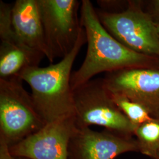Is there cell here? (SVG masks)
Wrapping results in <instances>:
<instances>
[{"label": "cell", "mask_w": 159, "mask_h": 159, "mask_svg": "<svg viewBox=\"0 0 159 159\" xmlns=\"http://www.w3.org/2000/svg\"><path fill=\"white\" fill-rule=\"evenodd\" d=\"M81 2L80 21L86 34L87 50L81 66L71 75L73 91L97 74L140 67L148 59V56L131 50L108 33L90 1Z\"/></svg>", "instance_id": "cell-1"}, {"label": "cell", "mask_w": 159, "mask_h": 159, "mask_svg": "<svg viewBox=\"0 0 159 159\" xmlns=\"http://www.w3.org/2000/svg\"><path fill=\"white\" fill-rule=\"evenodd\" d=\"M86 43L85 30L82 27L74 48L60 61L46 67L25 68L17 76L30 85L35 107L46 124L74 116L72 67Z\"/></svg>", "instance_id": "cell-2"}, {"label": "cell", "mask_w": 159, "mask_h": 159, "mask_svg": "<svg viewBox=\"0 0 159 159\" xmlns=\"http://www.w3.org/2000/svg\"><path fill=\"white\" fill-rule=\"evenodd\" d=\"M23 82L18 77L0 79V139L9 147L46 125Z\"/></svg>", "instance_id": "cell-3"}, {"label": "cell", "mask_w": 159, "mask_h": 159, "mask_svg": "<svg viewBox=\"0 0 159 159\" xmlns=\"http://www.w3.org/2000/svg\"><path fill=\"white\" fill-rule=\"evenodd\" d=\"M73 91L77 128L97 125L121 135L134 136L137 126L114 103L103 79L90 80Z\"/></svg>", "instance_id": "cell-4"}, {"label": "cell", "mask_w": 159, "mask_h": 159, "mask_svg": "<svg viewBox=\"0 0 159 159\" xmlns=\"http://www.w3.org/2000/svg\"><path fill=\"white\" fill-rule=\"evenodd\" d=\"M77 0H38L46 44L52 63L73 50L82 29Z\"/></svg>", "instance_id": "cell-5"}, {"label": "cell", "mask_w": 159, "mask_h": 159, "mask_svg": "<svg viewBox=\"0 0 159 159\" xmlns=\"http://www.w3.org/2000/svg\"><path fill=\"white\" fill-rule=\"evenodd\" d=\"M96 12L104 27L123 45L142 54L159 56L157 25L147 14L133 6L117 13Z\"/></svg>", "instance_id": "cell-6"}, {"label": "cell", "mask_w": 159, "mask_h": 159, "mask_svg": "<svg viewBox=\"0 0 159 159\" xmlns=\"http://www.w3.org/2000/svg\"><path fill=\"white\" fill-rule=\"evenodd\" d=\"M77 129L75 116L46 124L40 130L10 146L16 158L68 159L69 143Z\"/></svg>", "instance_id": "cell-7"}, {"label": "cell", "mask_w": 159, "mask_h": 159, "mask_svg": "<svg viewBox=\"0 0 159 159\" xmlns=\"http://www.w3.org/2000/svg\"><path fill=\"white\" fill-rule=\"evenodd\" d=\"M103 81L110 93L142 104L152 117L159 118V70L125 68L109 73Z\"/></svg>", "instance_id": "cell-8"}, {"label": "cell", "mask_w": 159, "mask_h": 159, "mask_svg": "<svg viewBox=\"0 0 159 159\" xmlns=\"http://www.w3.org/2000/svg\"><path fill=\"white\" fill-rule=\"evenodd\" d=\"M129 152H139L136 139L104 130L77 128L68 145V159H114Z\"/></svg>", "instance_id": "cell-9"}, {"label": "cell", "mask_w": 159, "mask_h": 159, "mask_svg": "<svg viewBox=\"0 0 159 159\" xmlns=\"http://www.w3.org/2000/svg\"><path fill=\"white\" fill-rule=\"evenodd\" d=\"M0 79L17 77L25 68L39 66L45 57L18 38L10 22L0 25Z\"/></svg>", "instance_id": "cell-10"}, {"label": "cell", "mask_w": 159, "mask_h": 159, "mask_svg": "<svg viewBox=\"0 0 159 159\" xmlns=\"http://www.w3.org/2000/svg\"><path fill=\"white\" fill-rule=\"evenodd\" d=\"M12 27L18 38L30 48L39 51L52 64L38 0H17L12 6Z\"/></svg>", "instance_id": "cell-11"}, {"label": "cell", "mask_w": 159, "mask_h": 159, "mask_svg": "<svg viewBox=\"0 0 159 159\" xmlns=\"http://www.w3.org/2000/svg\"><path fill=\"white\" fill-rule=\"evenodd\" d=\"M134 136L138 143L139 153L152 159H159V118L137 127Z\"/></svg>", "instance_id": "cell-12"}, {"label": "cell", "mask_w": 159, "mask_h": 159, "mask_svg": "<svg viewBox=\"0 0 159 159\" xmlns=\"http://www.w3.org/2000/svg\"><path fill=\"white\" fill-rule=\"evenodd\" d=\"M111 94L114 102L120 111L131 123L137 127L153 118L148 110L142 104L133 102L121 94L114 93H111Z\"/></svg>", "instance_id": "cell-13"}, {"label": "cell", "mask_w": 159, "mask_h": 159, "mask_svg": "<svg viewBox=\"0 0 159 159\" xmlns=\"http://www.w3.org/2000/svg\"><path fill=\"white\" fill-rule=\"evenodd\" d=\"M0 159H17L12 155L9 146L1 139H0Z\"/></svg>", "instance_id": "cell-14"}, {"label": "cell", "mask_w": 159, "mask_h": 159, "mask_svg": "<svg viewBox=\"0 0 159 159\" xmlns=\"http://www.w3.org/2000/svg\"><path fill=\"white\" fill-rule=\"evenodd\" d=\"M156 8L157 11L159 12V0L157 1L156 2Z\"/></svg>", "instance_id": "cell-15"}, {"label": "cell", "mask_w": 159, "mask_h": 159, "mask_svg": "<svg viewBox=\"0 0 159 159\" xmlns=\"http://www.w3.org/2000/svg\"><path fill=\"white\" fill-rule=\"evenodd\" d=\"M157 30H158V32H159V25H157Z\"/></svg>", "instance_id": "cell-16"}, {"label": "cell", "mask_w": 159, "mask_h": 159, "mask_svg": "<svg viewBox=\"0 0 159 159\" xmlns=\"http://www.w3.org/2000/svg\"><path fill=\"white\" fill-rule=\"evenodd\" d=\"M17 159H25V158H17Z\"/></svg>", "instance_id": "cell-17"}]
</instances>
